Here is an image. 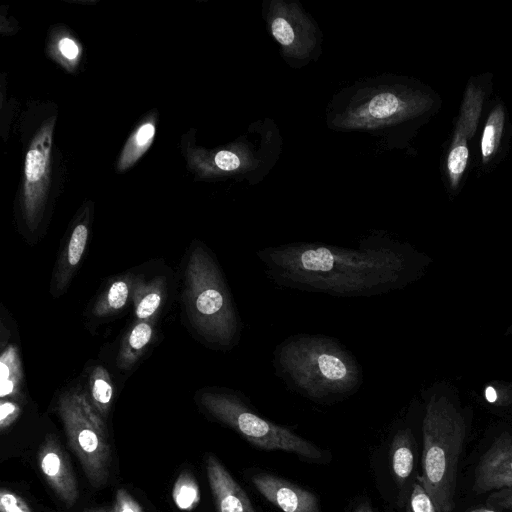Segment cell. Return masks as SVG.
<instances>
[{
  "label": "cell",
  "mask_w": 512,
  "mask_h": 512,
  "mask_svg": "<svg viewBox=\"0 0 512 512\" xmlns=\"http://www.w3.org/2000/svg\"><path fill=\"white\" fill-rule=\"evenodd\" d=\"M485 396L490 402L504 404L512 401V389L503 385H490L485 389Z\"/></svg>",
  "instance_id": "obj_29"
},
{
  "label": "cell",
  "mask_w": 512,
  "mask_h": 512,
  "mask_svg": "<svg viewBox=\"0 0 512 512\" xmlns=\"http://www.w3.org/2000/svg\"><path fill=\"white\" fill-rule=\"evenodd\" d=\"M23 371L18 349L9 344L0 356L1 399L16 400L21 397Z\"/></svg>",
  "instance_id": "obj_15"
},
{
  "label": "cell",
  "mask_w": 512,
  "mask_h": 512,
  "mask_svg": "<svg viewBox=\"0 0 512 512\" xmlns=\"http://www.w3.org/2000/svg\"><path fill=\"white\" fill-rule=\"evenodd\" d=\"M155 134L152 122L142 124L128 140L119 161V170L130 167L150 147Z\"/></svg>",
  "instance_id": "obj_21"
},
{
  "label": "cell",
  "mask_w": 512,
  "mask_h": 512,
  "mask_svg": "<svg viewBox=\"0 0 512 512\" xmlns=\"http://www.w3.org/2000/svg\"><path fill=\"white\" fill-rule=\"evenodd\" d=\"M215 164L221 170H236L240 166V159L231 151H220L215 156Z\"/></svg>",
  "instance_id": "obj_30"
},
{
  "label": "cell",
  "mask_w": 512,
  "mask_h": 512,
  "mask_svg": "<svg viewBox=\"0 0 512 512\" xmlns=\"http://www.w3.org/2000/svg\"><path fill=\"white\" fill-rule=\"evenodd\" d=\"M38 460L54 493L68 508L72 507L79 496L76 479L66 453L53 434L47 435L40 446Z\"/></svg>",
  "instance_id": "obj_10"
},
{
  "label": "cell",
  "mask_w": 512,
  "mask_h": 512,
  "mask_svg": "<svg viewBox=\"0 0 512 512\" xmlns=\"http://www.w3.org/2000/svg\"><path fill=\"white\" fill-rule=\"evenodd\" d=\"M89 512H117V510H116L115 506H113L112 508H100V509L92 510Z\"/></svg>",
  "instance_id": "obj_34"
},
{
  "label": "cell",
  "mask_w": 512,
  "mask_h": 512,
  "mask_svg": "<svg viewBox=\"0 0 512 512\" xmlns=\"http://www.w3.org/2000/svg\"><path fill=\"white\" fill-rule=\"evenodd\" d=\"M279 286L336 297H369L400 289L418 275L419 261L405 245L372 236L358 248L291 243L256 252Z\"/></svg>",
  "instance_id": "obj_1"
},
{
  "label": "cell",
  "mask_w": 512,
  "mask_h": 512,
  "mask_svg": "<svg viewBox=\"0 0 512 512\" xmlns=\"http://www.w3.org/2000/svg\"><path fill=\"white\" fill-rule=\"evenodd\" d=\"M153 328L148 321H138L126 336L118 355L117 364L124 370H129L144 348L151 341Z\"/></svg>",
  "instance_id": "obj_17"
},
{
  "label": "cell",
  "mask_w": 512,
  "mask_h": 512,
  "mask_svg": "<svg viewBox=\"0 0 512 512\" xmlns=\"http://www.w3.org/2000/svg\"><path fill=\"white\" fill-rule=\"evenodd\" d=\"M200 405L214 419L232 428L250 444L269 451H284L310 461L324 459L323 452L292 430L257 414L245 397L230 390H205Z\"/></svg>",
  "instance_id": "obj_5"
},
{
  "label": "cell",
  "mask_w": 512,
  "mask_h": 512,
  "mask_svg": "<svg viewBox=\"0 0 512 512\" xmlns=\"http://www.w3.org/2000/svg\"><path fill=\"white\" fill-rule=\"evenodd\" d=\"M408 507L412 512H438L432 499L419 482L413 485Z\"/></svg>",
  "instance_id": "obj_24"
},
{
  "label": "cell",
  "mask_w": 512,
  "mask_h": 512,
  "mask_svg": "<svg viewBox=\"0 0 512 512\" xmlns=\"http://www.w3.org/2000/svg\"><path fill=\"white\" fill-rule=\"evenodd\" d=\"M272 362L287 387L318 403L347 398L363 383V370L353 353L326 335H292L275 347Z\"/></svg>",
  "instance_id": "obj_2"
},
{
  "label": "cell",
  "mask_w": 512,
  "mask_h": 512,
  "mask_svg": "<svg viewBox=\"0 0 512 512\" xmlns=\"http://www.w3.org/2000/svg\"><path fill=\"white\" fill-rule=\"evenodd\" d=\"M173 499L182 510H190L198 503V486L190 474L182 473L178 477L173 489Z\"/></svg>",
  "instance_id": "obj_22"
},
{
  "label": "cell",
  "mask_w": 512,
  "mask_h": 512,
  "mask_svg": "<svg viewBox=\"0 0 512 512\" xmlns=\"http://www.w3.org/2000/svg\"><path fill=\"white\" fill-rule=\"evenodd\" d=\"M163 284L156 279L146 285H140L134 292V311L139 321L152 319L163 301Z\"/></svg>",
  "instance_id": "obj_20"
},
{
  "label": "cell",
  "mask_w": 512,
  "mask_h": 512,
  "mask_svg": "<svg viewBox=\"0 0 512 512\" xmlns=\"http://www.w3.org/2000/svg\"><path fill=\"white\" fill-rule=\"evenodd\" d=\"M489 508L512 511V487L492 492L486 499Z\"/></svg>",
  "instance_id": "obj_27"
},
{
  "label": "cell",
  "mask_w": 512,
  "mask_h": 512,
  "mask_svg": "<svg viewBox=\"0 0 512 512\" xmlns=\"http://www.w3.org/2000/svg\"><path fill=\"white\" fill-rule=\"evenodd\" d=\"M484 74L471 78L463 94L451 140L447 149L444 173L450 193L456 194L469 162V143L480 121L483 105L491 91V78Z\"/></svg>",
  "instance_id": "obj_7"
},
{
  "label": "cell",
  "mask_w": 512,
  "mask_h": 512,
  "mask_svg": "<svg viewBox=\"0 0 512 512\" xmlns=\"http://www.w3.org/2000/svg\"><path fill=\"white\" fill-rule=\"evenodd\" d=\"M512 487V436L502 432L479 460L472 490L481 495Z\"/></svg>",
  "instance_id": "obj_9"
},
{
  "label": "cell",
  "mask_w": 512,
  "mask_h": 512,
  "mask_svg": "<svg viewBox=\"0 0 512 512\" xmlns=\"http://www.w3.org/2000/svg\"><path fill=\"white\" fill-rule=\"evenodd\" d=\"M114 506L117 512H143L139 503L122 488L116 491Z\"/></svg>",
  "instance_id": "obj_28"
},
{
  "label": "cell",
  "mask_w": 512,
  "mask_h": 512,
  "mask_svg": "<svg viewBox=\"0 0 512 512\" xmlns=\"http://www.w3.org/2000/svg\"><path fill=\"white\" fill-rule=\"evenodd\" d=\"M113 394V383L108 371L100 365L93 367L89 376L88 397L103 419L109 411Z\"/></svg>",
  "instance_id": "obj_19"
},
{
  "label": "cell",
  "mask_w": 512,
  "mask_h": 512,
  "mask_svg": "<svg viewBox=\"0 0 512 512\" xmlns=\"http://www.w3.org/2000/svg\"><path fill=\"white\" fill-rule=\"evenodd\" d=\"M255 489L283 512H320L318 497L300 486L263 471L250 478Z\"/></svg>",
  "instance_id": "obj_11"
},
{
  "label": "cell",
  "mask_w": 512,
  "mask_h": 512,
  "mask_svg": "<svg viewBox=\"0 0 512 512\" xmlns=\"http://www.w3.org/2000/svg\"><path fill=\"white\" fill-rule=\"evenodd\" d=\"M184 303L197 334L220 350L238 344L242 323L224 275L212 254L195 246L185 271Z\"/></svg>",
  "instance_id": "obj_3"
},
{
  "label": "cell",
  "mask_w": 512,
  "mask_h": 512,
  "mask_svg": "<svg viewBox=\"0 0 512 512\" xmlns=\"http://www.w3.org/2000/svg\"><path fill=\"white\" fill-rule=\"evenodd\" d=\"M205 468L216 512H256L248 495L214 455L206 456Z\"/></svg>",
  "instance_id": "obj_12"
},
{
  "label": "cell",
  "mask_w": 512,
  "mask_h": 512,
  "mask_svg": "<svg viewBox=\"0 0 512 512\" xmlns=\"http://www.w3.org/2000/svg\"><path fill=\"white\" fill-rule=\"evenodd\" d=\"M131 286L132 280L128 276L112 281L93 306V315L107 317L120 311L128 301Z\"/></svg>",
  "instance_id": "obj_18"
},
{
  "label": "cell",
  "mask_w": 512,
  "mask_h": 512,
  "mask_svg": "<svg viewBox=\"0 0 512 512\" xmlns=\"http://www.w3.org/2000/svg\"><path fill=\"white\" fill-rule=\"evenodd\" d=\"M89 229L85 223H78L72 230L66 245L62 249L56 265L52 292L54 296L62 294L77 269L85 252Z\"/></svg>",
  "instance_id": "obj_13"
},
{
  "label": "cell",
  "mask_w": 512,
  "mask_h": 512,
  "mask_svg": "<svg viewBox=\"0 0 512 512\" xmlns=\"http://www.w3.org/2000/svg\"><path fill=\"white\" fill-rule=\"evenodd\" d=\"M57 412L68 444L89 483L95 489L103 487L109 478L111 449L103 418L93 407L88 393L80 386L64 391L58 398Z\"/></svg>",
  "instance_id": "obj_6"
},
{
  "label": "cell",
  "mask_w": 512,
  "mask_h": 512,
  "mask_svg": "<svg viewBox=\"0 0 512 512\" xmlns=\"http://www.w3.org/2000/svg\"><path fill=\"white\" fill-rule=\"evenodd\" d=\"M59 50L61 54L69 59L73 60L79 55V48L76 43L70 38H63L59 42Z\"/></svg>",
  "instance_id": "obj_31"
},
{
  "label": "cell",
  "mask_w": 512,
  "mask_h": 512,
  "mask_svg": "<svg viewBox=\"0 0 512 512\" xmlns=\"http://www.w3.org/2000/svg\"><path fill=\"white\" fill-rule=\"evenodd\" d=\"M20 407L15 400L1 399L0 402V428L4 432L18 417Z\"/></svg>",
  "instance_id": "obj_26"
},
{
  "label": "cell",
  "mask_w": 512,
  "mask_h": 512,
  "mask_svg": "<svg viewBox=\"0 0 512 512\" xmlns=\"http://www.w3.org/2000/svg\"><path fill=\"white\" fill-rule=\"evenodd\" d=\"M506 116L505 106L497 103L486 119L480 139L481 163L484 167L494 163L499 154L504 139Z\"/></svg>",
  "instance_id": "obj_14"
},
{
  "label": "cell",
  "mask_w": 512,
  "mask_h": 512,
  "mask_svg": "<svg viewBox=\"0 0 512 512\" xmlns=\"http://www.w3.org/2000/svg\"><path fill=\"white\" fill-rule=\"evenodd\" d=\"M0 512H32L27 503L16 493L2 489L0 492Z\"/></svg>",
  "instance_id": "obj_25"
},
{
  "label": "cell",
  "mask_w": 512,
  "mask_h": 512,
  "mask_svg": "<svg viewBox=\"0 0 512 512\" xmlns=\"http://www.w3.org/2000/svg\"><path fill=\"white\" fill-rule=\"evenodd\" d=\"M422 474L418 482L438 512H453L457 473L466 424L460 410L445 396H432L422 422Z\"/></svg>",
  "instance_id": "obj_4"
},
{
  "label": "cell",
  "mask_w": 512,
  "mask_h": 512,
  "mask_svg": "<svg viewBox=\"0 0 512 512\" xmlns=\"http://www.w3.org/2000/svg\"><path fill=\"white\" fill-rule=\"evenodd\" d=\"M271 32L278 43L289 48L295 42V30L283 16H275L271 22Z\"/></svg>",
  "instance_id": "obj_23"
},
{
  "label": "cell",
  "mask_w": 512,
  "mask_h": 512,
  "mask_svg": "<svg viewBox=\"0 0 512 512\" xmlns=\"http://www.w3.org/2000/svg\"><path fill=\"white\" fill-rule=\"evenodd\" d=\"M414 441L409 429L399 430L391 444V467L393 474L401 485L414 469Z\"/></svg>",
  "instance_id": "obj_16"
},
{
  "label": "cell",
  "mask_w": 512,
  "mask_h": 512,
  "mask_svg": "<svg viewBox=\"0 0 512 512\" xmlns=\"http://www.w3.org/2000/svg\"><path fill=\"white\" fill-rule=\"evenodd\" d=\"M354 512H377L371 505L364 502L361 503Z\"/></svg>",
  "instance_id": "obj_32"
},
{
  "label": "cell",
  "mask_w": 512,
  "mask_h": 512,
  "mask_svg": "<svg viewBox=\"0 0 512 512\" xmlns=\"http://www.w3.org/2000/svg\"><path fill=\"white\" fill-rule=\"evenodd\" d=\"M54 118L39 130L25 160L24 215L28 228L34 231L41 221L49 184V162Z\"/></svg>",
  "instance_id": "obj_8"
},
{
  "label": "cell",
  "mask_w": 512,
  "mask_h": 512,
  "mask_svg": "<svg viewBox=\"0 0 512 512\" xmlns=\"http://www.w3.org/2000/svg\"><path fill=\"white\" fill-rule=\"evenodd\" d=\"M468 512H497L492 508L489 507H479L469 510Z\"/></svg>",
  "instance_id": "obj_33"
}]
</instances>
